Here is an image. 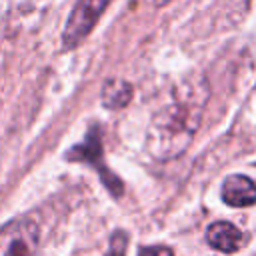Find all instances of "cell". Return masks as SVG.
<instances>
[{
	"label": "cell",
	"mask_w": 256,
	"mask_h": 256,
	"mask_svg": "<svg viewBox=\"0 0 256 256\" xmlns=\"http://www.w3.org/2000/svg\"><path fill=\"white\" fill-rule=\"evenodd\" d=\"M206 90L202 84H184L172 100L162 106L150 120L146 134V150L156 160L178 158L198 132Z\"/></svg>",
	"instance_id": "1"
},
{
	"label": "cell",
	"mask_w": 256,
	"mask_h": 256,
	"mask_svg": "<svg viewBox=\"0 0 256 256\" xmlns=\"http://www.w3.org/2000/svg\"><path fill=\"white\" fill-rule=\"evenodd\" d=\"M40 242L38 224L20 216L0 226V256H34Z\"/></svg>",
	"instance_id": "2"
},
{
	"label": "cell",
	"mask_w": 256,
	"mask_h": 256,
	"mask_svg": "<svg viewBox=\"0 0 256 256\" xmlns=\"http://www.w3.org/2000/svg\"><path fill=\"white\" fill-rule=\"evenodd\" d=\"M112 0H78L66 20L64 32H62V44L64 48L78 46L94 28L102 12Z\"/></svg>",
	"instance_id": "3"
},
{
	"label": "cell",
	"mask_w": 256,
	"mask_h": 256,
	"mask_svg": "<svg viewBox=\"0 0 256 256\" xmlns=\"http://www.w3.org/2000/svg\"><path fill=\"white\" fill-rule=\"evenodd\" d=\"M68 158H76L78 162H90L92 166H98V170L102 174V180L108 186V190L114 196H120L122 194V182L102 166V144H100L98 130H90V134L86 136V140L82 144H78L74 150L68 152Z\"/></svg>",
	"instance_id": "4"
},
{
	"label": "cell",
	"mask_w": 256,
	"mask_h": 256,
	"mask_svg": "<svg viewBox=\"0 0 256 256\" xmlns=\"http://www.w3.org/2000/svg\"><path fill=\"white\" fill-rule=\"evenodd\" d=\"M222 200L232 208L256 204V184L244 174H230L222 182Z\"/></svg>",
	"instance_id": "5"
},
{
	"label": "cell",
	"mask_w": 256,
	"mask_h": 256,
	"mask_svg": "<svg viewBox=\"0 0 256 256\" xmlns=\"http://www.w3.org/2000/svg\"><path fill=\"white\" fill-rule=\"evenodd\" d=\"M206 240L208 244L218 250V252H224V254H232L240 248L242 244V232L240 228H236L232 222L228 220H218V222H212L206 230Z\"/></svg>",
	"instance_id": "6"
},
{
	"label": "cell",
	"mask_w": 256,
	"mask_h": 256,
	"mask_svg": "<svg viewBox=\"0 0 256 256\" xmlns=\"http://www.w3.org/2000/svg\"><path fill=\"white\" fill-rule=\"evenodd\" d=\"M130 98H132V86L126 80L112 78L102 88V104L106 108L120 110L130 102Z\"/></svg>",
	"instance_id": "7"
},
{
	"label": "cell",
	"mask_w": 256,
	"mask_h": 256,
	"mask_svg": "<svg viewBox=\"0 0 256 256\" xmlns=\"http://www.w3.org/2000/svg\"><path fill=\"white\" fill-rule=\"evenodd\" d=\"M126 246H128V236L124 232H114L106 250V256H126Z\"/></svg>",
	"instance_id": "8"
},
{
	"label": "cell",
	"mask_w": 256,
	"mask_h": 256,
	"mask_svg": "<svg viewBox=\"0 0 256 256\" xmlns=\"http://www.w3.org/2000/svg\"><path fill=\"white\" fill-rule=\"evenodd\" d=\"M138 256H174V252L168 248V246H142L138 250Z\"/></svg>",
	"instance_id": "9"
},
{
	"label": "cell",
	"mask_w": 256,
	"mask_h": 256,
	"mask_svg": "<svg viewBox=\"0 0 256 256\" xmlns=\"http://www.w3.org/2000/svg\"><path fill=\"white\" fill-rule=\"evenodd\" d=\"M168 2H172V0H154V4H156V6H166Z\"/></svg>",
	"instance_id": "10"
}]
</instances>
